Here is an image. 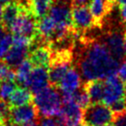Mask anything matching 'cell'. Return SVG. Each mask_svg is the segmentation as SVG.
<instances>
[{
  "mask_svg": "<svg viewBox=\"0 0 126 126\" xmlns=\"http://www.w3.org/2000/svg\"><path fill=\"white\" fill-rule=\"evenodd\" d=\"M113 1H115V2H116V1H117V0H113Z\"/></svg>",
  "mask_w": 126,
  "mask_h": 126,
  "instance_id": "38",
  "label": "cell"
},
{
  "mask_svg": "<svg viewBox=\"0 0 126 126\" xmlns=\"http://www.w3.org/2000/svg\"><path fill=\"white\" fill-rule=\"evenodd\" d=\"M112 122L114 126H126V110L120 113H115Z\"/></svg>",
  "mask_w": 126,
  "mask_h": 126,
  "instance_id": "27",
  "label": "cell"
},
{
  "mask_svg": "<svg viewBox=\"0 0 126 126\" xmlns=\"http://www.w3.org/2000/svg\"><path fill=\"white\" fill-rule=\"evenodd\" d=\"M33 64L32 62L30 59L28 58L25 60H23L20 65L17 67L16 70V81L18 83H20L22 86H26V83L29 79V76L32 73L33 70Z\"/></svg>",
  "mask_w": 126,
  "mask_h": 126,
  "instance_id": "20",
  "label": "cell"
},
{
  "mask_svg": "<svg viewBox=\"0 0 126 126\" xmlns=\"http://www.w3.org/2000/svg\"><path fill=\"white\" fill-rule=\"evenodd\" d=\"M29 48L27 47H22L19 45H12L11 48L8 50L7 55L5 56V61L10 67H18L23 60L27 59L29 56Z\"/></svg>",
  "mask_w": 126,
  "mask_h": 126,
  "instance_id": "16",
  "label": "cell"
},
{
  "mask_svg": "<svg viewBox=\"0 0 126 126\" xmlns=\"http://www.w3.org/2000/svg\"><path fill=\"white\" fill-rule=\"evenodd\" d=\"M38 110L35 105L27 104L24 106L11 108L9 120L16 124H25L29 122H34L38 117Z\"/></svg>",
  "mask_w": 126,
  "mask_h": 126,
  "instance_id": "9",
  "label": "cell"
},
{
  "mask_svg": "<svg viewBox=\"0 0 126 126\" xmlns=\"http://www.w3.org/2000/svg\"><path fill=\"white\" fill-rule=\"evenodd\" d=\"M114 113L102 103H92L83 111V121L90 126H104L113 121Z\"/></svg>",
  "mask_w": 126,
  "mask_h": 126,
  "instance_id": "4",
  "label": "cell"
},
{
  "mask_svg": "<svg viewBox=\"0 0 126 126\" xmlns=\"http://www.w3.org/2000/svg\"><path fill=\"white\" fill-rule=\"evenodd\" d=\"M125 101H126V96H125Z\"/></svg>",
  "mask_w": 126,
  "mask_h": 126,
  "instance_id": "39",
  "label": "cell"
},
{
  "mask_svg": "<svg viewBox=\"0 0 126 126\" xmlns=\"http://www.w3.org/2000/svg\"><path fill=\"white\" fill-rule=\"evenodd\" d=\"M16 71L12 70L6 61L0 60V83L6 81H15Z\"/></svg>",
  "mask_w": 126,
  "mask_h": 126,
  "instance_id": "23",
  "label": "cell"
},
{
  "mask_svg": "<svg viewBox=\"0 0 126 126\" xmlns=\"http://www.w3.org/2000/svg\"><path fill=\"white\" fill-rule=\"evenodd\" d=\"M104 126H114V125H111V124H106V125H104Z\"/></svg>",
  "mask_w": 126,
  "mask_h": 126,
  "instance_id": "37",
  "label": "cell"
},
{
  "mask_svg": "<svg viewBox=\"0 0 126 126\" xmlns=\"http://www.w3.org/2000/svg\"><path fill=\"white\" fill-rule=\"evenodd\" d=\"M27 7V5H24L20 1H13L8 4L5 5L4 8L2 10V26L7 30L12 25L15 20L19 17L21 11Z\"/></svg>",
  "mask_w": 126,
  "mask_h": 126,
  "instance_id": "14",
  "label": "cell"
},
{
  "mask_svg": "<svg viewBox=\"0 0 126 126\" xmlns=\"http://www.w3.org/2000/svg\"><path fill=\"white\" fill-rule=\"evenodd\" d=\"M110 108L112 110V111H113V113H114V114L115 113H120V112H122V111L126 110L125 98L121 99V100L117 101V102L114 103L112 106H110Z\"/></svg>",
  "mask_w": 126,
  "mask_h": 126,
  "instance_id": "28",
  "label": "cell"
},
{
  "mask_svg": "<svg viewBox=\"0 0 126 126\" xmlns=\"http://www.w3.org/2000/svg\"><path fill=\"white\" fill-rule=\"evenodd\" d=\"M13 1H16V0H0V5H7ZM18 1H20V0H18Z\"/></svg>",
  "mask_w": 126,
  "mask_h": 126,
  "instance_id": "32",
  "label": "cell"
},
{
  "mask_svg": "<svg viewBox=\"0 0 126 126\" xmlns=\"http://www.w3.org/2000/svg\"><path fill=\"white\" fill-rule=\"evenodd\" d=\"M38 38L41 39L42 43L47 45L51 43L57 32V26L49 16H45L38 20Z\"/></svg>",
  "mask_w": 126,
  "mask_h": 126,
  "instance_id": "15",
  "label": "cell"
},
{
  "mask_svg": "<svg viewBox=\"0 0 126 126\" xmlns=\"http://www.w3.org/2000/svg\"><path fill=\"white\" fill-rule=\"evenodd\" d=\"M2 5H0V22L2 21V10H3V8L1 7Z\"/></svg>",
  "mask_w": 126,
  "mask_h": 126,
  "instance_id": "35",
  "label": "cell"
},
{
  "mask_svg": "<svg viewBox=\"0 0 126 126\" xmlns=\"http://www.w3.org/2000/svg\"><path fill=\"white\" fill-rule=\"evenodd\" d=\"M81 85L82 77L80 72L74 67H71L60 81L58 87L61 91L62 94H72L81 88Z\"/></svg>",
  "mask_w": 126,
  "mask_h": 126,
  "instance_id": "12",
  "label": "cell"
},
{
  "mask_svg": "<svg viewBox=\"0 0 126 126\" xmlns=\"http://www.w3.org/2000/svg\"><path fill=\"white\" fill-rule=\"evenodd\" d=\"M114 4L115 1L113 0H91L89 9L95 20L97 28L103 26L104 20L113 9Z\"/></svg>",
  "mask_w": 126,
  "mask_h": 126,
  "instance_id": "10",
  "label": "cell"
},
{
  "mask_svg": "<svg viewBox=\"0 0 126 126\" xmlns=\"http://www.w3.org/2000/svg\"><path fill=\"white\" fill-rule=\"evenodd\" d=\"M29 59L35 67H50L52 60V50L48 45H41L34 47L29 54Z\"/></svg>",
  "mask_w": 126,
  "mask_h": 126,
  "instance_id": "13",
  "label": "cell"
},
{
  "mask_svg": "<svg viewBox=\"0 0 126 126\" xmlns=\"http://www.w3.org/2000/svg\"><path fill=\"white\" fill-rule=\"evenodd\" d=\"M83 48L79 58V71L85 82L106 80L117 73L119 61L111 55L104 43L81 36Z\"/></svg>",
  "mask_w": 126,
  "mask_h": 126,
  "instance_id": "1",
  "label": "cell"
},
{
  "mask_svg": "<svg viewBox=\"0 0 126 126\" xmlns=\"http://www.w3.org/2000/svg\"><path fill=\"white\" fill-rule=\"evenodd\" d=\"M117 75L123 83L126 84V60L122 61L117 70Z\"/></svg>",
  "mask_w": 126,
  "mask_h": 126,
  "instance_id": "29",
  "label": "cell"
},
{
  "mask_svg": "<svg viewBox=\"0 0 126 126\" xmlns=\"http://www.w3.org/2000/svg\"><path fill=\"white\" fill-rule=\"evenodd\" d=\"M120 7V14L122 20L126 23V0H117Z\"/></svg>",
  "mask_w": 126,
  "mask_h": 126,
  "instance_id": "30",
  "label": "cell"
},
{
  "mask_svg": "<svg viewBox=\"0 0 126 126\" xmlns=\"http://www.w3.org/2000/svg\"><path fill=\"white\" fill-rule=\"evenodd\" d=\"M105 45L111 55L118 61L122 60L125 56L124 52V33L121 32L111 31L107 33L105 37Z\"/></svg>",
  "mask_w": 126,
  "mask_h": 126,
  "instance_id": "11",
  "label": "cell"
},
{
  "mask_svg": "<svg viewBox=\"0 0 126 126\" xmlns=\"http://www.w3.org/2000/svg\"><path fill=\"white\" fill-rule=\"evenodd\" d=\"M105 84L102 80L88 81L83 84V88L86 90L91 98L92 103H101L104 96Z\"/></svg>",
  "mask_w": 126,
  "mask_h": 126,
  "instance_id": "18",
  "label": "cell"
},
{
  "mask_svg": "<svg viewBox=\"0 0 126 126\" xmlns=\"http://www.w3.org/2000/svg\"><path fill=\"white\" fill-rule=\"evenodd\" d=\"M71 97H72V100L78 106L81 107L83 110L86 109L90 104H92L90 96H89L88 93H87L86 90L83 87L81 88V89H79L78 91H76L74 94H71Z\"/></svg>",
  "mask_w": 126,
  "mask_h": 126,
  "instance_id": "22",
  "label": "cell"
},
{
  "mask_svg": "<svg viewBox=\"0 0 126 126\" xmlns=\"http://www.w3.org/2000/svg\"><path fill=\"white\" fill-rule=\"evenodd\" d=\"M33 102L40 114L44 117H53L59 115L62 108L63 99L56 86L50 84L34 94Z\"/></svg>",
  "mask_w": 126,
  "mask_h": 126,
  "instance_id": "2",
  "label": "cell"
},
{
  "mask_svg": "<svg viewBox=\"0 0 126 126\" xmlns=\"http://www.w3.org/2000/svg\"><path fill=\"white\" fill-rule=\"evenodd\" d=\"M33 100L32 92L25 87H17L8 100L10 108H16L30 104Z\"/></svg>",
  "mask_w": 126,
  "mask_h": 126,
  "instance_id": "17",
  "label": "cell"
},
{
  "mask_svg": "<svg viewBox=\"0 0 126 126\" xmlns=\"http://www.w3.org/2000/svg\"><path fill=\"white\" fill-rule=\"evenodd\" d=\"M37 24L38 20L32 14L27 5L8 30H10L13 35L25 36L35 41L38 38Z\"/></svg>",
  "mask_w": 126,
  "mask_h": 126,
  "instance_id": "3",
  "label": "cell"
},
{
  "mask_svg": "<svg viewBox=\"0 0 126 126\" xmlns=\"http://www.w3.org/2000/svg\"><path fill=\"white\" fill-rule=\"evenodd\" d=\"M72 26L77 32L89 31L96 27V23L90 9L87 7H73L71 11Z\"/></svg>",
  "mask_w": 126,
  "mask_h": 126,
  "instance_id": "7",
  "label": "cell"
},
{
  "mask_svg": "<svg viewBox=\"0 0 126 126\" xmlns=\"http://www.w3.org/2000/svg\"><path fill=\"white\" fill-rule=\"evenodd\" d=\"M63 104L59 116L64 126H77L83 120V109L72 100L71 94H62Z\"/></svg>",
  "mask_w": 126,
  "mask_h": 126,
  "instance_id": "5",
  "label": "cell"
},
{
  "mask_svg": "<svg viewBox=\"0 0 126 126\" xmlns=\"http://www.w3.org/2000/svg\"><path fill=\"white\" fill-rule=\"evenodd\" d=\"M77 126H90V125H88L87 123H80V124H78Z\"/></svg>",
  "mask_w": 126,
  "mask_h": 126,
  "instance_id": "36",
  "label": "cell"
},
{
  "mask_svg": "<svg viewBox=\"0 0 126 126\" xmlns=\"http://www.w3.org/2000/svg\"><path fill=\"white\" fill-rule=\"evenodd\" d=\"M91 3V0H72L73 7H87Z\"/></svg>",
  "mask_w": 126,
  "mask_h": 126,
  "instance_id": "31",
  "label": "cell"
},
{
  "mask_svg": "<svg viewBox=\"0 0 126 126\" xmlns=\"http://www.w3.org/2000/svg\"><path fill=\"white\" fill-rule=\"evenodd\" d=\"M39 126H64L59 119L54 117H43L40 120Z\"/></svg>",
  "mask_w": 126,
  "mask_h": 126,
  "instance_id": "26",
  "label": "cell"
},
{
  "mask_svg": "<svg viewBox=\"0 0 126 126\" xmlns=\"http://www.w3.org/2000/svg\"><path fill=\"white\" fill-rule=\"evenodd\" d=\"M104 96L102 102L107 106H112L121 99L125 98V83L118 77L117 74L111 75L104 82Z\"/></svg>",
  "mask_w": 126,
  "mask_h": 126,
  "instance_id": "6",
  "label": "cell"
},
{
  "mask_svg": "<svg viewBox=\"0 0 126 126\" xmlns=\"http://www.w3.org/2000/svg\"><path fill=\"white\" fill-rule=\"evenodd\" d=\"M50 83L49 70L46 67H34L29 76L26 83L27 88L32 93L36 94L37 92L43 90Z\"/></svg>",
  "mask_w": 126,
  "mask_h": 126,
  "instance_id": "8",
  "label": "cell"
},
{
  "mask_svg": "<svg viewBox=\"0 0 126 126\" xmlns=\"http://www.w3.org/2000/svg\"><path fill=\"white\" fill-rule=\"evenodd\" d=\"M13 45V36L3 26H0V59L5 58Z\"/></svg>",
  "mask_w": 126,
  "mask_h": 126,
  "instance_id": "21",
  "label": "cell"
},
{
  "mask_svg": "<svg viewBox=\"0 0 126 126\" xmlns=\"http://www.w3.org/2000/svg\"><path fill=\"white\" fill-rule=\"evenodd\" d=\"M16 88V83L14 81H6L0 83V99L8 101L12 93Z\"/></svg>",
  "mask_w": 126,
  "mask_h": 126,
  "instance_id": "24",
  "label": "cell"
},
{
  "mask_svg": "<svg viewBox=\"0 0 126 126\" xmlns=\"http://www.w3.org/2000/svg\"><path fill=\"white\" fill-rule=\"evenodd\" d=\"M53 4V0H27V5L32 14L37 20L47 15Z\"/></svg>",
  "mask_w": 126,
  "mask_h": 126,
  "instance_id": "19",
  "label": "cell"
},
{
  "mask_svg": "<svg viewBox=\"0 0 126 126\" xmlns=\"http://www.w3.org/2000/svg\"><path fill=\"white\" fill-rule=\"evenodd\" d=\"M11 108L8 105L7 101L0 99V121L1 122H7L9 120Z\"/></svg>",
  "mask_w": 126,
  "mask_h": 126,
  "instance_id": "25",
  "label": "cell"
},
{
  "mask_svg": "<svg viewBox=\"0 0 126 126\" xmlns=\"http://www.w3.org/2000/svg\"><path fill=\"white\" fill-rule=\"evenodd\" d=\"M124 52H125V56H126V29L124 31Z\"/></svg>",
  "mask_w": 126,
  "mask_h": 126,
  "instance_id": "34",
  "label": "cell"
},
{
  "mask_svg": "<svg viewBox=\"0 0 126 126\" xmlns=\"http://www.w3.org/2000/svg\"><path fill=\"white\" fill-rule=\"evenodd\" d=\"M21 126H39L36 122H29V123H25V124H22Z\"/></svg>",
  "mask_w": 126,
  "mask_h": 126,
  "instance_id": "33",
  "label": "cell"
}]
</instances>
